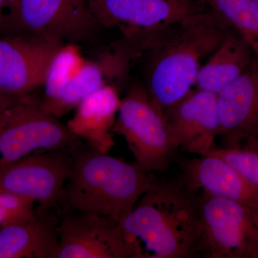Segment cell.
Instances as JSON below:
<instances>
[{"label": "cell", "instance_id": "6da1fadb", "mask_svg": "<svg viewBox=\"0 0 258 258\" xmlns=\"http://www.w3.org/2000/svg\"><path fill=\"white\" fill-rule=\"evenodd\" d=\"M200 203L182 180H157L122 223L136 258L200 257Z\"/></svg>", "mask_w": 258, "mask_h": 258}, {"label": "cell", "instance_id": "7a4b0ae2", "mask_svg": "<svg viewBox=\"0 0 258 258\" xmlns=\"http://www.w3.org/2000/svg\"><path fill=\"white\" fill-rule=\"evenodd\" d=\"M232 29L209 8L148 45L151 55L145 87L163 115L192 90L202 60L213 53Z\"/></svg>", "mask_w": 258, "mask_h": 258}, {"label": "cell", "instance_id": "3957f363", "mask_svg": "<svg viewBox=\"0 0 258 258\" xmlns=\"http://www.w3.org/2000/svg\"><path fill=\"white\" fill-rule=\"evenodd\" d=\"M69 179L57 208L109 217L123 223L157 181L154 173L134 161L98 152L86 143L71 153Z\"/></svg>", "mask_w": 258, "mask_h": 258}, {"label": "cell", "instance_id": "277c9868", "mask_svg": "<svg viewBox=\"0 0 258 258\" xmlns=\"http://www.w3.org/2000/svg\"><path fill=\"white\" fill-rule=\"evenodd\" d=\"M35 96L0 113V166L47 151L73 152L84 144L60 118L47 113Z\"/></svg>", "mask_w": 258, "mask_h": 258}, {"label": "cell", "instance_id": "5b68a950", "mask_svg": "<svg viewBox=\"0 0 258 258\" xmlns=\"http://www.w3.org/2000/svg\"><path fill=\"white\" fill-rule=\"evenodd\" d=\"M112 133L125 139L135 162L151 172L166 171L177 155L164 115L143 85H134L120 100Z\"/></svg>", "mask_w": 258, "mask_h": 258}, {"label": "cell", "instance_id": "8992f818", "mask_svg": "<svg viewBox=\"0 0 258 258\" xmlns=\"http://www.w3.org/2000/svg\"><path fill=\"white\" fill-rule=\"evenodd\" d=\"M199 255L258 258V215L240 204L203 193L200 196Z\"/></svg>", "mask_w": 258, "mask_h": 258}, {"label": "cell", "instance_id": "52a82bcc", "mask_svg": "<svg viewBox=\"0 0 258 258\" xmlns=\"http://www.w3.org/2000/svg\"><path fill=\"white\" fill-rule=\"evenodd\" d=\"M102 28L87 0H20L6 15L3 35L28 34L79 45L92 41Z\"/></svg>", "mask_w": 258, "mask_h": 258}, {"label": "cell", "instance_id": "ba28073f", "mask_svg": "<svg viewBox=\"0 0 258 258\" xmlns=\"http://www.w3.org/2000/svg\"><path fill=\"white\" fill-rule=\"evenodd\" d=\"M102 28L119 27L129 38L150 42L208 10L203 0H87Z\"/></svg>", "mask_w": 258, "mask_h": 258}, {"label": "cell", "instance_id": "9c48e42d", "mask_svg": "<svg viewBox=\"0 0 258 258\" xmlns=\"http://www.w3.org/2000/svg\"><path fill=\"white\" fill-rule=\"evenodd\" d=\"M56 39L28 34L0 37V95L15 100L33 96L43 86L56 52L64 45Z\"/></svg>", "mask_w": 258, "mask_h": 258}, {"label": "cell", "instance_id": "30bf717a", "mask_svg": "<svg viewBox=\"0 0 258 258\" xmlns=\"http://www.w3.org/2000/svg\"><path fill=\"white\" fill-rule=\"evenodd\" d=\"M71 153H34L0 166V191L31 200L43 210L57 209L71 173Z\"/></svg>", "mask_w": 258, "mask_h": 258}, {"label": "cell", "instance_id": "8fae6325", "mask_svg": "<svg viewBox=\"0 0 258 258\" xmlns=\"http://www.w3.org/2000/svg\"><path fill=\"white\" fill-rule=\"evenodd\" d=\"M59 216L54 258H136L119 222L86 212H62Z\"/></svg>", "mask_w": 258, "mask_h": 258}, {"label": "cell", "instance_id": "7c38bea8", "mask_svg": "<svg viewBox=\"0 0 258 258\" xmlns=\"http://www.w3.org/2000/svg\"><path fill=\"white\" fill-rule=\"evenodd\" d=\"M164 116L176 152L203 157L216 148L220 122L215 93L192 89L169 108Z\"/></svg>", "mask_w": 258, "mask_h": 258}, {"label": "cell", "instance_id": "4fadbf2b", "mask_svg": "<svg viewBox=\"0 0 258 258\" xmlns=\"http://www.w3.org/2000/svg\"><path fill=\"white\" fill-rule=\"evenodd\" d=\"M219 137L226 149L258 151V60L217 94Z\"/></svg>", "mask_w": 258, "mask_h": 258}, {"label": "cell", "instance_id": "5bb4252c", "mask_svg": "<svg viewBox=\"0 0 258 258\" xmlns=\"http://www.w3.org/2000/svg\"><path fill=\"white\" fill-rule=\"evenodd\" d=\"M174 161L190 189L232 200L258 215V189L224 159L208 154L194 159L176 155Z\"/></svg>", "mask_w": 258, "mask_h": 258}, {"label": "cell", "instance_id": "9a60e30c", "mask_svg": "<svg viewBox=\"0 0 258 258\" xmlns=\"http://www.w3.org/2000/svg\"><path fill=\"white\" fill-rule=\"evenodd\" d=\"M120 100L114 86L104 85L80 103L68 128L95 150L108 154L115 146L112 129Z\"/></svg>", "mask_w": 258, "mask_h": 258}, {"label": "cell", "instance_id": "2e32d148", "mask_svg": "<svg viewBox=\"0 0 258 258\" xmlns=\"http://www.w3.org/2000/svg\"><path fill=\"white\" fill-rule=\"evenodd\" d=\"M59 219L56 209L37 208L31 218L0 227V258H54Z\"/></svg>", "mask_w": 258, "mask_h": 258}, {"label": "cell", "instance_id": "e0dca14e", "mask_svg": "<svg viewBox=\"0 0 258 258\" xmlns=\"http://www.w3.org/2000/svg\"><path fill=\"white\" fill-rule=\"evenodd\" d=\"M254 57L248 44L232 28L202 66L195 87L218 94L244 72Z\"/></svg>", "mask_w": 258, "mask_h": 258}, {"label": "cell", "instance_id": "ac0fdd59", "mask_svg": "<svg viewBox=\"0 0 258 258\" xmlns=\"http://www.w3.org/2000/svg\"><path fill=\"white\" fill-rule=\"evenodd\" d=\"M79 45L64 44L56 52L47 69L43 86L44 93L39 105L45 111L59 99L66 86L86 62Z\"/></svg>", "mask_w": 258, "mask_h": 258}, {"label": "cell", "instance_id": "d6986e66", "mask_svg": "<svg viewBox=\"0 0 258 258\" xmlns=\"http://www.w3.org/2000/svg\"><path fill=\"white\" fill-rule=\"evenodd\" d=\"M104 85V74L101 66L86 60L66 86L59 99L45 111L60 118L76 109L85 98Z\"/></svg>", "mask_w": 258, "mask_h": 258}, {"label": "cell", "instance_id": "ffe728a7", "mask_svg": "<svg viewBox=\"0 0 258 258\" xmlns=\"http://www.w3.org/2000/svg\"><path fill=\"white\" fill-rule=\"evenodd\" d=\"M248 44L258 60V16L252 0H203Z\"/></svg>", "mask_w": 258, "mask_h": 258}, {"label": "cell", "instance_id": "44dd1931", "mask_svg": "<svg viewBox=\"0 0 258 258\" xmlns=\"http://www.w3.org/2000/svg\"><path fill=\"white\" fill-rule=\"evenodd\" d=\"M210 154L227 161L258 189V151L216 147Z\"/></svg>", "mask_w": 258, "mask_h": 258}, {"label": "cell", "instance_id": "7402d4cb", "mask_svg": "<svg viewBox=\"0 0 258 258\" xmlns=\"http://www.w3.org/2000/svg\"><path fill=\"white\" fill-rule=\"evenodd\" d=\"M33 203L28 199L0 191V227L35 216Z\"/></svg>", "mask_w": 258, "mask_h": 258}, {"label": "cell", "instance_id": "603a6c76", "mask_svg": "<svg viewBox=\"0 0 258 258\" xmlns=\"http://www.w3.org/2000/svg\"><path fill=\"white\" fill-rule=\"evenodd\" d=\"M21 101H23V100L12 99V98H8V97L1 96V95H0V113L4 111L5 109H6L8 107Z\"/></svg>", "mask_w": 258, "mask_h": 258}, {"label": "cell", "instance_id": "cb8c5ba5", "mask_svg": "<svg viewBox=\"0 0 258 258\" xmlns=\"http://www.w3.org/2000/svg\"><path fill=\"white\" fill-rule=\"evenodd\" d=\"M19 3H20V0H5L6 10H8L6 15L11 14L15 12V10L18 8Z\"/></svg>", "mask_w": 258, "mask_h": 258}, {"label": "cell", "instance_id": "d4e9b609", "mask_svg": "<svg viewBox=\"0 0 258 258\" xmlns=\"http://www.w3.org/2000/svg\"><path fill=\"white\" fill-rule=\"evenodd\" d=\"M5 23H6V13L4 10L0 9V37L4 33Z\"/></svg>", "mask_w": 258, "mask_h": 258}, {"label": "cell", "instance_id": "484cf974", "mask_svg": "<svg viewBox=\"0 0 258 258\" xmlns=\"http://www.w3.org/2000/svg\"><path fill=\"white\" fill-rule=\"evenodd\" d=\"M0 9L4 10V11L6 10V3H5V0H0Z\"/></svg>", "mask_w": 258, "mask_h": 258}, {"label": "cell", "instance_id": "4316f807", "mask_svg": "<svg viewBox=\"0 0 258 258\" xmlns=\"http://www.w3.org/2000/svg\"><path fill=\"white\" fill-rule=\"evenodd\" d=\"M252 4H253L254 10L258 16V0H252Z\"/></svg>", "mask_w": 258, "mask_h": 258}]
</instances>
